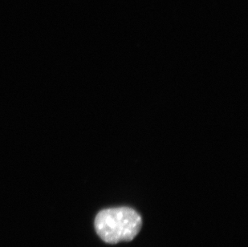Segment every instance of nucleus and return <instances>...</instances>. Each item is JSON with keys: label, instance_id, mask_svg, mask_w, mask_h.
I'll use <instances>...</instances> for the list:
<instances>
[{"label": "nucleus", "instance_id": "f257e3e1", "mask_svg": "<svg viewBox=\"0 0 248 247\" xmlns=\"http://www.w3.org/2000/svg\"><path fill=\"white\" fill-rule=\"evenodd\" d=\"M94 225L101 240L117 244L134 240L141 229L142 219L132 208H109L96 215Z\"/></svg>", "mask_w": 248, "mask_h": 247}]
</instances>
